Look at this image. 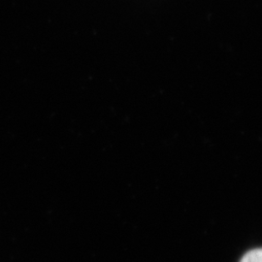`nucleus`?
<instances>
[{
	"label": "nucleus",
	"instance_id": "f257e3e1",
	"mask_svg": "<svg viewBox=\"0 0 262 262\" xmlns=\"http://www.w3.org/2000/svg\"><path fill=\"white\" fill-rule=\"evenodd\" d=\"M240 262H261V250L253 249L244 254Z\"/></svg>",
	"mask_w": 262,
	"mask_h": 262
}]
</instances>
